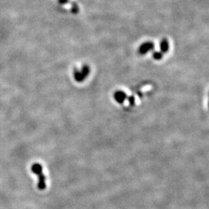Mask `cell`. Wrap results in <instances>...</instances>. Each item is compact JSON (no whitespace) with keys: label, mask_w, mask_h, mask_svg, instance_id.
<instances>
[{"label":"cell","mask_w":209,"mask_h":209,"mask_svg":"<svg viewBox=\"0 0 209 209\" xmlns=\"http://www.w3.org/2000/svg\"><path fill=\"white\" fill-rule=\"evenodd\" d=\"M31 170H32V171L34 174L38 176L39 181L37 187H38L40 191H43L44 189H46V177H45L43 173V166H41V164L38 163H34L32 165Z\"/></svg>","instance_id":"6da1fadb"},{"label":"cell","mask_w":209,"mask_h":209,"mask_svg":"<svg viewBox=\"0 0 209 209\" xmlns=\"http://www.w3.org/2000/svg\"><path fill=\"white\" fill-rule=\"evenodd\" d=\"M152 89H153V86H152L151 84H148V85H145L143 88H141V91H142L143 92H149V91L151 90Z\"/></svg>","instance_id":"7a4b0ae2"},{"label":"cell","mask_w":209,"mask_h":209,"mask_svg":"<svg viewBox=\"0 0 209 209\" xmlns=\"http://www.w3.org/2000/svg\"><path fill=\"white\" fill-rule=\"evenodd\" d=\"M64 7L65 8V9H70V8H71V5H70V4H66V5H64Z\"/></svg>","instance_id":"3957f363"},{"label":"cell","mask_w":209,"mask_h":209,"mask_svg":"<svg viewBox=\"0 0 209 209\" xmlns=\"http://www.w3.org/2000/svg\"><path fill=\"white\" fill-rule=\"evenodd\" d=\"M129 105V102H125V106H127V105Z\"/></svg>","instance_id":"277c9868"}]
</instances>
